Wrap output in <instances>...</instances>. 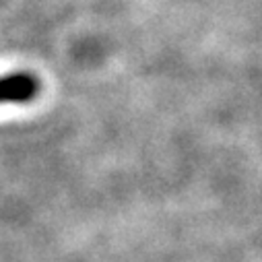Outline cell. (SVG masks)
<instances>
[{
	"instance_id": "cell-1",
	"label": "cell",
	"mask_w": 262,
	"mask_h": 262,
	"mask_svg": "<svg viewBox=\"0 0 262 262\" xmlns=\"http://www.w3.org/2000/svg\"><path fill=\"white\" fill-rule=\"evenodd\" d=\"M39 83L35 77L19 73L0 79V103H23L35 97Z\"/></svg>"
}]
</instances>
